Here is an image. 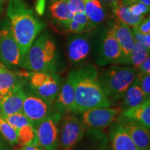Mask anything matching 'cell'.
I'll list each match as a JSON object with an SVG mask.
<instances>
[{"label":"cell","mask_w":150,"mask_h":150,"mask_svg":"<svg viewBox=\"0 0 150 150\" xmlns=\"http://www.w3.org/2000/svg\"><path fill=\"white\" fill-rule=\"evenodd\" d=\"M67 77L74 87L78 113H83L92 108L111 106L101 88L98 72L93 65H88L71 71Z\"/></svg>","instance_id":"obj_1"},{"label":"cell","mask_w":150,"mask_h":150,"mask_svg":"<svg viewBox=\"0 0 150 150\" xmlns=\"http://www.w3.org/2000/svg\"><path fill=\"white\" fill-rule=\"evenodd\" d=\"M7 15L10 19L11 32L20 47L22 64L26 54L45 27V24L35 16L24 0H9Z\"/></svg>","instance_id":"obj_2"},{"label":"cell","mask_w":150,"mask_h":150,"mask_svg":"<svg viewBox=\"0 0 150 150\" xmlns=\"http://www.w3.org/2000/svg\"><path fill=\"white\" fill-rule=\"evenodd\" d=\"M58 53L54 38L44 33L36 38L22 64V68L31 72L56 73L58 67Z\"/></svg>","instance_id":"obj_3"},{"label":"cell","mask_w":150,"mask_h":150,"mask_svg":"<svg viewBox=\"0 0 150 150\" xmlns=\"http://www.w3.org/2000/svg\"><path fill=\"white\" fill-rule=\"evenodd\" d=\"M136 75L137 70L134 67L117 65L108 67L99 75V84L111 104L122 98Z\"/></svg>","instance_id":"obj_4"},{"label":"cell","mask_w":150,"mask_h":150,"mask_svg":"<svg viewBox=\"0 0 150 150\" xmlns=\"http://www.w3.org/2000/svg\"><path fill=\"white\" fill-rule=\"evenodd\" d=\"M60 78L56 73L31 72L29 84L31 91L53 105L60 89Z\"/></svg>","instance_id":"obj_5"},{"label":"cell","mask_w":150,"mask_h":150,"mask_svg":"<svg viewBox=\"0 0 150 150\" xmlns=\"http://www.w3.org/2000/svg\"><path fill=\"white\" fill-rule=\"evenodd\" d=\"M62 115L54 112L34 126L37 147L45 150H58L59 146L58 124Z\"/></svg>","instance_id":"obj_6"},{"label":"cell","mask_w":150,"mask_h":150,"mask_svg":"<svg viewBox=\"0 0 150 150\" xmlns=\"http://www.w3.org/2000/svg\"><path fill=\"white\" fill-rule=\"evenodd\" d=\"M121 47L114 34L112 27L103 32L99 40L96 54L97 64L104 66L109 64H119L121 59Z\"/></svg>","instance_id":"obj_7"},{"label":"cell","mask_w":150,"mask_h":150,"mask_svg":"<svg viewBox=\"0 0 150 150\" xmlns=\"http://www.w3.org/2000/svg\"><path fill=\"white\" fill-rule=\"evenodd\" d=\"M86 127L74 115H67L61 121L59 145L61 150H72L81 140Z\"/></svg>","instance_id":"obj_8"},{"label":"cell","mask_w":150,"mask_h":150,"mask_svg":"<svg viewBox=\"0 0 150 150\" xmlns=\"http://www.w3.org/2000/svg\"><path fill=\"white\" fill-rule=\"evenodd\" d=\"M0 61L11 68L21 67L22 65L20 47L8 27L0 31Z\"/></svg>","instance_id":"obj_9"},{"label":"cell","mask_w":150,"mask_h":150,"mask_svg":"<svg viewBox=\"0 0 150 150\" xmlns=\"http://www.w3.org/2000/svg\"><path fill=\"white\" fill-rule=\"evenodd\" d=\"M52 104L47 102L33 92L26 93L22 112L31 121L33 127L53 114Z\"/></svg>","instance_id":"obj_10"},{"label":"cell","mask_w":150,"mask_h":150,"mask_svg":"<svg viewBox=\"0 0 150 150\" xmlns=\"http://www.w3.org/2000/svg\"><path fill=\"white\" fill-rule=\"evenodd\" d=\"M121 112L120 108H95L82 113L81 122L86 127L91 129L106 128L115 121Z\"/></svg>","instance_id":"obj_11"},{"label":"cell","mask_w":150,"mask_h":150,"mask_svg":"<svg viewBox=\"0 0 150 150\" xmlns=\"http://www.w3.org/2000/svg\"><path fill=\"white\" fill-rule=\"evenodd\" d=\"M54 111L63 115L77 114L74 90L68 77L60 88L59 93L54 102Z\"/></svg>","instance_id":"obj_12"},{"label":"cell","mask_w":150,"mask_h":150,"mask_svg":"<svg viewBox=\"0 0 150 150\" xmlns=\"http://www.w3.org/2000/svg\"><path fill=\"white\" fill-rule=\"evenodd\" d=\"M117 122L121 125L139 150H149L150 134L149 129L136 122L124 117L120 113L117 117Z\"/></svg>","instance_id":"obj_13"},{"label":"cell","mask_w":150,"mask_h":150,"mask_svg":"<svg viewBox=\"0 0 150 150\" xmlns=\"http://www.w3.org/2000/svg\"><path fill=\"white\" fill-rule=\"evenodd\" d=\"M111 27L121 47L122 56L119 64L128 65L135 42L130 27L118 19L114 21Z\"/></svg>","instance_id":"obj_14"},{"label":"cell","mask_w":150,"mask_h":150,"mask_svg":"<svg viewBox=\"0 0 150 150\" xmlns=\"http://www.w3.org/2000/svg\"><path fill=\"white\" fill-rule=\"evenodd\" d=\"M91 50V42L87 35H76L68 38L67 43V58L73 64L84 63L89 56Z\"/></svg>","instance_id":"obj_15"},{"label":"cell","mask_w":150,"mask_h":150,"mask_svg":"<svg viewBox=\"0 0 150 150\" xmlns=\"http://www.w3.org/2000/svg\"><path fill=\"white\" fill-rule=\"evenodd\" d=\"M30 72H16L0 63V98L18 87H23Z\"/></svg>","instance_id":"obj_16"},{"label":"cell","mask_w":150,"mask_h":150,"mask_svg":"<svg viewBox=\"0 0 150 150\" xmlns=\"http://www.w3.org/2000/svg\"><path fill=\"white\" fill-rule=\"evenodd\" d=\"M26 97L23 87H18L0 98V113L1 115H9L21 112L22 105Z\"/></svg>","instance_id":"obj_17"},{"label":"cell","mask_w":150,"mask_h":150,"mask_svg":"<svg viewBox=\"0 0 150 150\" xmlns=\"http://www.w3.org/2000/svg\"><path fill=\"white\" fill-rule=\"evenodd\" d=\"M112 150H139L119 123L111 124L109 131Z\"/></svg>","instance_id":"obj_18"},{"label":"cell","mask_w":150,"mask_h":150,"mask_svg":"<svg viewBox=\"0 0 150 150\" xmlns=\"http://www.w3.org/2000/svg\"><path fill=\"white\" fill-rule=\"evenodd\" d=\"M122 99V101L120 107L121 111L139 106L143 104L146 100L149 99L145 96L143 91H142L137 78L135 79L134 82Z\"/></svg>","instance_id":"obj_19"},{"label":"cell","mask_w":150,"mask_h":150,"mask_svg":"<svg viewBox=\"0 0 150 150\" xmlns=\"http://www.w3.org/2000/svg\"><path fill=\"white\" fill-rule=\"evenodd\" d=\"M120 115L131 120L140 124L150 130V100L147 99L143 104L121 111Z\"/></svg>","instance_id":"obj_20"},{"label":"cell","mask_w":150,"mask_h":150,"mask_svg":"<svg viewBox=\"0 0 150 150\" xmlns=\"http://www.w3.org/2000/svg\"><path fill=\"white\" fill-rule=\"evenodd\" d=\"M110 6L112 7V11L117 17V19L132 28L138 27L145 17H137L131 14L129 9V6L123 5L122 0H114L110 3Z\"/></svg>","instance_id":"obj_21"},{"label":"cell","mask_w":150,"mask_h":150,"mask_svg":"<svg viewBox=\"0 0 150 150\" xmlns=\"http://www.w3.org/2000/svg\"><path fill=\"white\" fill-rule=\"evenodd\" d=\"M84 13L94 26L102 23L106 18V10L100 0H84Z\"/></svg>","instance_id":"obj_22"},{"label":"cell","mask_w":150,"mask_h":150,"mask_svg":"<svg viewBox=\"0 0 150 150\" xmlns=\"http://www.w3.org/2000/svg\"><path fill=\"white\" fill-rule=\"evenodd\" d=\"M52 16L61 24L66 23L72 19L73 15L67 6V0H55L50 6Z\"/></svg>","instance_id":"obj_23"},{"label":"cell","mask_w":150,"mask_h":150,"mask_svg":"<svg viewBox=\"0 0 150 150\" xmlns=\"http://www.w3.org/2000/svg\"><path fill=\"white\" fill-rule=\"evenodd\" d=\"M149 56V50H148L142 45L140 44L139 42H135L134 48L131 52L129 64L132 65V67H134L138 71L142 62L145 61Z\"/></svg>","instance_id":"obj_24"},{"label":"cell","mask_w":150,"mask_h":150,"mask_svg":"<svg viewBox=\"0 0 150 150\" xmlns=\"http://www.w3.org/2000/svg\"><path fill=\"white\" fill-rule=\"evenodd\" d=\"M17 144L22 147L31 145L37 146L33 125H29L19 129L17 131Z\"/></svg>","instance_id":"obj_25"},{"label":"cell","mask_w":150,"mask_h":150,"mask_svg":"<svg viewBox=\"0 0 150 150\" xmlns=\"http://www.w3.org/2000/svg\"><path fill=\"white\" fill-rule=\"evenodd\" d=\"M2 116L7 121V122L16 131V132L22 127L29 125H32L31 121L22 112H17L12 115Z\"/></svg>","instance_id":"obj_26"},{"label":"cell","mask_w":150,"mask_h":150,"mask_svg":"<svg viewBox=\"0 0 150 150\" xmlns=\"http://www.w3.org/2000/svg\"><path fill=\"white\" fill-rule=\"evenodd\" d=\"M0 133L11 145H16L17 132L0 113Z\"/></svg>","instance_id":"obj_27"},{"label":"cell","mask_w":150,"mask_h":150,"mask_svg":"<svg viewBox=\"0 0 150 150\" xmlns=\"http://www.w3.org/2000/svg\"><path fill=\"white\" fill-rule=\"evenodd\" d=\"M129 9L131 13L134 16H146L149 12V6L142 3H135L129 6Z\"/></svg>","instance_id":"obj_28"},{"label":"cell","mask_w":150,"mask_h":150,"mask_svg":"<svg viewBox=\"0 0 150 150\" xmlns=\"http://www.w3.org/2000/svg\"><path fill=\"white\" fill-rule=\"evenodd\" d=\"M132 34L135 42H139L140 44L145 46L146 48L150 49V33L149 34H143L140 33L136 28H133Z\"/></svg>","instance_id":"obj_29"},{"label":"cell","mask_w":150,"mask_h":150,"mask_svg":"<svg viewBox=\"0 0 150 150\" xmlns=\"http://www.w3.org/2000/svg\"><path fill=\"white\" fill-rule=\"evenodd\" d=\"M67 6L73 16L84 12V0H67Z\"/></svg>","instance_id":"obj_30"},{"label":"cell","mask_w":150,"mask_h":150,"mask_svg":"<svg viewBox=\"0 0 150 150\" xmlns=\"http://www.w3.org/2000/svg\"><path fill=\"white\" fill-rule=\"evenodd\" d=\"M136 78L138 79L139 85L143 91L145 96L149 99L150 97V74L147 75H136Z\"/></svg>","instance_id":"obj_31"},{"label":"cell","mask_w":150,"mask_h":150,"mask_svg":"<svg viewBox=\"0 0 150 150\" xmlns=\"http://www.w3.org/2000/svg\"><path fill=\"white\" fill-rule=\"evenodd\" d=\"M72 20L81 25L82 27L85 28L86 30L91 29L92 27H94L93 24L90 22L89 19L86 16L85 13H81L75 14L72 17Z\"/></svg>","instance_id":"obj_32"},{"label":"cell","mask_w":150,"mask_h":150,"mask_svg":"<svg viewBox=\"0 0 150 150\" xmlns=\"http://www.w3.org/2000/svg\"><path fill=\"white\" fill-rule=\"evenodd\" d=\"M62 25L66 29L67 32L70 33H79L83 32V31H86L85 28L78 24L74 20H71L69 22H66V23L63 24Z\"/></svg>","instance_id":"obj_33"},{"label":"cell","mask_w":150,"mask_h":150,"mask_svg":"<svg viewBox=\"0 0 150 150\" xmlns=\"http://www.w3.org/2000/svg\"><path fill=\"white\" fill-rule=\"evenodd\" d=\"M136 29L143 34H149L150 33V18L149 16L145 17L142 20L139 25Z\"/></svg>","instance_id":"obj_34"},{"label":"cell","mask_w":150,"mask_h":150,"mask_svg":"<svg viewBox=\"0 0 150 150\" xmlns=\"http://www.w3.org/2000/svg\"><path fill=\"white\" fill-rule=\"evenodd\" d=\"M138 72H137V75H147L150 74V56H149L145 61L142 62L140 66L138 68Z\"/></svg>","instance_id":"obj_35"},{"label":"cell","mask_w":150,"mask_h":150,"mask_svg":"<svg viewBox=\"0 0 150 150\" xmlns=\"http://www.w3.org/2000/svg\"><path fill=\"white\" fill-rule=\"evenodd\" d=\"M46 0H38L35 4V11L40 16H42L44 14L45 11Z\"/></svg>","instance_id":"obj_36"},{"label":"cell","mask_w":150,"mask_h":150,"mask_svg":"<svg viewBox=\"0 0 150 150\" xmlns=\"http://www.w3.org/2000/svg\"><path fill=\"white\" fill-rule=\"evenodd\" d=\"M122 3L123 5L127 6L135 3H142L148 6H150V0H122Z\"/></svg>","instance_id":"obj_37"},{"label":"cell","mask_w":150,"mask_h":150,"mask_svg":"<svg viewBox=\"0 0 150 150\" xmlns=\"http://www.w3.org/2000/svg\"><path fill=\"white\" fill-rule=\"evenodd\" d=\"M36 147L37 146L33 145H27V146H24V147H22L18 150H36Z\"/></svg>","instance_id":"obj_38"},{"label":"cell","mask_w":150,"mask_h":150,"mask_svg":"<svg viewBox=\"0 0 150 150\" xmlns=\"http://www.w3.org/2000/svg\"><path fill=\"white\" fill-rule=\"evenodd\" d=\"M2 3H3L2 0H0V13H1V9H2Z\"/></svg>","instance_id":"obj_39"},{"label":"cell","mask_w":150,"mask_h":150,"mask_svg":"<svg viewBox=\"0 0 150 150\" xmlns=\"http://www.w3.org/2000/svg\"><path fill=\"white\" fill-rule=\"evenodd\" d=\"M36 150H45L44 149H42V148L39 147H36Z\"/></svg>","instance_id":"obj_40"},{"label":"cell","mask_w":150,"mask_h":150,"mask_svg":"<svg viewBox=\"0 0 150 150\" xmlns=\"http://www.w3.org/2000/svg\"><path fill=\"white\" fill-rule=\"evenodd\" d=\"M2 1H4V0H2Z\"/></svg>","instance_id":"obj_41"}]
</instances>
